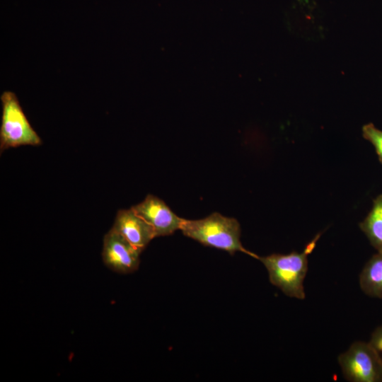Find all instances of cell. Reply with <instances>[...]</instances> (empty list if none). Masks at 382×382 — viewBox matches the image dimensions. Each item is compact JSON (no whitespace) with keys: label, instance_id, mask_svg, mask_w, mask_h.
<instances>
[{"label":"cell","instance_id":"obj_1","mask_svg":"<svg viewBox=\"0 0 382 382\" xmlns=\"http://www.w3.org/2000/svg\"><path fill=\"white\" fill-rule=\"evenodd\" d=\"M183 233L201 244L233 255L243 252L258 259L259 256L246 250L241 241V226L237 219L214 212L196 220L184 219L180 227Z\"/></svg>","mask_w":382,"mask_h":382},{"label":"cell","instance_id":"obj_2","mask_svg":"<svg viewBox=\"0 0 382 382\" xmlns=\"http://www.w3.org/2000/svg\"><path fill=\"white\" fill-rule=\"evenodd\" d=\"M308 255L303 250L301 253L259 256L257 260L267 269L271 284L285 295L302 300L306 297L303 281L308 271Z\"/></svg>","mask_w":382,"mask_h":382},{"label":"cell","instance_id":"obj_3","mask_svg":"<svg viewBox=\"0 0 382 382\" xmlns=\"http://www.w3.org/2000/svg\"><path fill=\"white\" fill-rule=\"evenodd\" d=\"M0 126V151L24 145L39 146L42 140L30 125L15 93L4 91Z\"/></svg>","mask_w":382,"mask_h":382},{"label":"cell","instance_id":"obj_4","mask_svg":"<svg viewBox=\"0 0 382 382\" xmlns=\"http://www.w3.org/2000/svg\"><path fill=\"white\" fill-rule=\"evenodd\" d=\"M345 378L352 382H382V357L369 342L357 341L340 354Z\"/></svg>","mask_w":382,"mask_h":382},{"label":"cell","instance_id":"obj_5","mask_svg":"<svg viewBox=\"0 0 382 382\" xmlns=\"http://www.w3.org/2000/svg\"><path fill=\"white\" fill-rule=\"evenodd\" d=\"M141 253L113 228L104 236L103 260L115 272L129 274L136 271L139 265Z\"/></svg>","mask_w":382,"mask_h":382},{"label":"cell","instance_id":"obj_6","mask_svg":"<svg viewBox=\"0 0 382 382\" xmlns=\"http://www.w3.org/2000/svg\"><path fill=\"white\" fill-rule=\"evenodd\" d=\"M132 208L153 228L156 237L169 236L180 230L184 221L163 200L151 194Z\"/></svg>","mask_w":382,"mask_h":382},{"label":"cell","instance_id":"obj_7","mask_svg":"<svg viewBox=\"0 0 382 382\" xmlns=\"http://www.w3.org/2000/svg\"><path fill=\"white\" fill-rule=\"evenodd\" d=\"M112 228L141 252L156 238L153 228L132 208L118 210Z\"/></svg>","mask_w":382,"mask_h":382},{"label":"cell","instance_id":"obj_8","mask_svg":"<svg viewBox=\"0 0 382 382\" xmlns=\"http://www.w3.org/2000/svg\"><path fill=\"white\" fill-rule=\"evenodd\" d=\"M359 285L366 295L382 299L381 252H377L365 264L359 275Z\"/></svg>","mask_w":382,"mask_h":382},{"label":"cell","instance_id":"obj_9","mask_svg":"<svg viewBox=\"0 0 382 382\" xmlns=\"http://www.w3.org/2000/svg\"><path fill=\"white\" fill-rule=\"evenodd\" d=\"M359 227L371 245L377 252L382 253V195L373 200L372 207Z\"/></svg>","mask_w":382,"mask_h":382},{"label":"cell","instance_id":"obj_10","mask_svg":"<svg viewBox=\"0 0 382 382\" xmlns=\"http://www.w3.org/2000/svg\"><path fill=\"white\" fill-rule=\"evenodd\" d=\"M362 137L369 141L375 149L380 163L382 164V130L373 123L364 125L361 128Z\"/></svg>","mask_w":382,"mask_h":382},{"label":"cell","instance_id":"obj_11","mask_svg":"<svg viewBox=\"0 0 382 382\" xmlns=\"http://www.w3.org/2000/svg\"><path fill=\"white\" fill-rule=\"evenodd\" d=\"M369 342L382 357V325L373 332Z\"/></svg>","mask_w":382,"mask_h":382}]
</instances>
